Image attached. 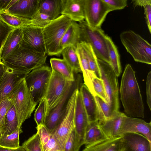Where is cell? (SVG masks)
<instances>
[{"instance_id":"cell-1","label":"cell","mask_w":151,"mask_h":151,"mask_svg":"<svg viewBox=\"0 0 151 151\" xmlns=\"http://www.w3.org/2000/svg\"><path fill=\"white\" fill-rule=\"evenodd\" d=\"M135 73L130 64L126 65L121 80L120 99L127 116L144 118V104Z\"/></svg>"},{"instance_id":"cell-2","label":"cell","mask_w":151,"mask_h":151,"mask_svg":"<svg viewBox=\"0 0 151 151\" xmlns=\"http://www.w3.org/2000/svg\"><path fill=\"white\" fill-rule=\"evenodd\" d=\"M47 56V54L38 52L21 41L2 61L6 67L14 70L29 73L45 65Z\"/></svg>"},{"instance_id":"cell-3","label":"cell","mask_w":151,"mask_h":151,"mask_svg":"<svg viewBox=\"0 0 151 151\" xmlns=\"http://www.w3.org/2000/svg\"><path fill=\"white\" fill-rule=\"evenodd\" d=\"M72 21L65 16L61 14L42 28L47 54L50 56H60L61 41Z\"/></svg>"},{"instance_id":"cell-4","label":"cell","mask_w":151,"mask_h":151,"mask_svg":"<svg viewBox=\"0 0 151 151\" xmlns=\"http://www.w3.org/2000/svg\"><path fill=\"white\" fill-rule=\"evenodd\" d=\"M24 78L15 87L8 98L15 109L19 127L31 116L37 105L33 101Z\"/></svg>"},{"instance_id":"cell-5","label":"cell","mask_w":151,"mask_h":151,"mask_svg":"<svg viewBox=\"0 0 151 151\" xmlns=\"http://www.w3.org/2000/svg\"><path fill=\"white\" fill-rule=\"evenodd\" d=\"M81 42L90 44L98 58L110 65L106 35L101 28L90 27L85 20L79 22Z\"/></svg>"},{"instance_id":"cell-6","label":"cell","mask_w":151,"mask_h":151,"mask_svg":"<svg viewBox=\"0 0 151 151\" xmlns=\"http://www.w3.org/2000/svg\"><path fill=\"white\" fill-rule=\"evenodd\" d=\"M121 42L127 51L136 62L151 64V45L133 31H125L120 35Z\"/></svg>"},{"instance_id":"cell-7","label":"cell","mask_w":151,"mask_h":151,"mask_svg":"<svg viewBox=\"0 0 151 151\" xmlns=\"http://www.w3.org/2000/svg\"><path fill=\"white\" fill-rule=\"evenodd\" d=\"M97 61L112 116L119 111L117 77L110 65L98 58Z\"/></svg>"},{"instance_id":"cell-8","label":"cell","mask_w":151,"mask_h":151,"mask_svg":"<svg viewBox=\"0 0 151 151\" xmlns=\"http://www.w3.org/2000/svg\"><path fill=\"white\" fill-rule=\"evenodd\" d=\"M52 72L51 68L45 65L32 70L24 78L33 101L37 105L44 97Z\"/></svg>"},{"instance_id":"cell-9","label":"cell","mask_w":151,"mask_h":151,"mask_svg":"<svg viewBox=\"0 0 151 151\" xmlns=\"http://www.w3.org/2000/svg\"><path fill=\"white\" fill-rule=\"evenodd\" d=\"M79 87L76 88L68 102L64 117L57 128L52 133L60 147L63 151L65 145L74 129V113Z\"/></svg>"},{"instance_id":"cell-10","label":"cell","mask_w":151,"mask_h":151,"mask_svg":"<svg viewBox=\"0 0 151 151\" xmlns=\"http://www.w3.org/2000/svg\"><path fill=\"white\" fill-rule=\"evenodd\" d=\"M79 79L71 83L58 103L46 114L44 126L52 133L62 121L65 114L68 99L74 90L79 86Z\"/></svg>"},{"instance_id":"cell-11","label":"cell","mask_w":151,"mask_h":151,"mask_svg":"<svg viewBox=\"0 0 151 151\" xmlns=\"http://www.w3.org/2000/svg\"><path fill=\"white\" fill-rule=\"evenodd\" d=\"M72 82L68 81L60 73L52 70L44 97L47 104L46 114L58 103Z\"/></svg>"},{"instance_id":"cell-12","label":"cell","mask_w":151,"mask_h":151,"mask_svg":"<svg viewBox=\"0 0 151 151\" xmlns=\"http://www.w3.org/2000/svg\"><path fill=\"white\" fill-rule=\"evenodd\" d=\"M113 11L103 0H85V19L88 25L92 28H101L106 16Z\"/></svg>"},{"instance_id":"cell-13","label":"cell","mask_w":151,"mask_h":151,"mask_svg":"<svg viewBox=\"0 0 151 151\" xmlns=\"http://www.w3.org/2000/svg\"><path fill=\"white\" fill-rule=\"evenodd\" d=\"M128 133H138L142 134L151 142V123L133 117L124 116L119 129L118 136Z\"/></svg>"},{"instance_id":"cell-14","label":"cell","mask_w":151,"mask_h":151,"mask_svg":"<svg viewBox=\"0 0 151 151\" xmlns=\"http://www.w3.org/2000/svg\"><path fill=\"white\" fill-rule=\"evenodd\" d=\"M28 73L15 70L5 66L4 72L0 81V103L8 98L13 89Z\"/></svg>"},{"instance_id":"cell-15","label":"cell","mask_w":151,"mask_h":151,"mask_svg":"<svg viewBox=\"0 0 151 151\" xmlns=\"http://www.w3.org/2000/svg\"><path fill=\"white\" fill-rule=\"evenodd\" d=\"M40 0H13L10 7L3 12L31 19L38 10Z\"/></svg>"},{"instance_id":"cell-16","label":"cell","mask_w":151,"mask_h":151,"mask_svg":"<svg viewBox=\"0 0 151 151\" xmlns=\"http://www.w3.org/2000/svg\"><path fill=\"white\" fill-rule=\"evenodd\" d=\"M22 43L39 52L47 54L42 28L29 25L22 28Z\"/></svg>"},{"instance_id":"cell-17","label":"cell","mask_w":151,"mask_h":151,"mask_svg":"<svg viewBox=\"0 0 151 151\" xmlns=\"http://www.w3.org/2000/svg\"><path fill=\"white\" fill-rule=\"evenodd\" d=\"M74 120L75 132L79 145L81 147L83 145L85 133L89 121L79 91L77 95Z\"/></svg>"},{"instance_id":"cell-18","label":"cell","mask_w":151,"mask_h":151,"mask_svg":"<svg viewBox=\"0 0 151 151\" xmlns=\"http://www.w3.org/2000/svg\"><path fill=\"white\" fill-rule=\"evenodd\" d=\"M121 137L122 151H151V142L142 134L128 133Z\"/></svg>"},{"instance_id":"cell-19","label":"cell","mask_w":151,"mask_h":151,"mask_svg":"<svg viewBox=\"0 0 151 151\" xmlns=\"http://www.w3.org/2000/svg\"><path fill=\"white\" fill-rule=\"evenodd\" d=\"M85 0H64L61 13L72 21L81 22L85 19Z\"/></svg>"},{"instance_id":"cell-20","label":"cell","mask_w":151,"mask_h":151,"mask_svg":"<svg viewBox=\"0 0 151 151\" xmlns=\"http://www.w3.org/2000/svg\"><path fill=\"white\" fill-rule=\"evenodd\" d=\"M79 91L89 122L98 121V106L95 96L84 83L81 86Z\"/></svg>"},{"instance_id":"cell-21","label":"cell","mask_w":151,"mask_h":151,"mask_svg":"<svg viewBox=\"0 0 151 151\" xmlns=\"http://www.w3.org/2000/svg\"><path fill=\"white\" fill-rule=\"evenodd\" d=\"M76 52L83 73L84 84L87 87L91 93L96 96L92 84V81L95 77L91 70L85 55L83 49L79 44L76 48Z\"/></svg>"},{"instance_id":"cell-22","label":"cell","mask_w":151,"mask_h":151,"mask_svg":"<svg viewBox=\"0 0 151 151\" xmlns=\"http://www.w3.org/2000/svg\"><path fill=\"white\" fill-rule=\"evenodd\" d=\"M80 29L78 23L72 21L67 28L61 41L60 48L61 50L70 46L77 48L80 43Z\"/></svg>"},{"instance_id":"cell-23","label":"cell","mask_w":151,"mask_h":151,"mask_svg":"<svg viewBox=\"0 0 151 151\" xmlns=\"http://www.w3.org/2000/svg\"><path fill=\"white\" fill-rule=\"evenodd\" d=\"M126 115L124 113L119 111L100 125L108 139L118 137V133L123 118Z\"/></svg>"},{"instance_id":"cell-24","label":"cell","mask_w":151,"mask_h":151,"mask_svg":"<svg viewBox=\"0 0 151 151\" xmlns=\"http://www.w3.org/2000/svg\"><path fill=\"white\" fill-rule=\"evenodd\" d=\"M122 137L118 136L85 146L82 151H122Z\"/></svg>"},{"instance_id":"cell-25","label":"cell","mask_w":151,"mask_h":151,"mask_svg":"<svg viewBox=\"0 0 151 151\" xmlns=\"http://www.w3.org/2000/svg\"><path fill=\"white\" fill-rule=\"evenodd\" d=\"M107 139L97 121L89 122L86 132L83 145L86 146Z\"/></svg>"},{"instance_id":"cell-26","label":"cell","mask_w":151,"mask_h":151,"mask_svg":"<svg viewBox=\"0 0 151 151\" xmlns=\"http://www.w3.org/2000/svg\"><path fill=\"white\" fill-rule=\"evenodd\" d=\"M23 36L22 28L14 29L10 32L2 49L1 54V60L9 55L21 42Z\"/></svg>"},{"instance_id":"cell-27","label":"cell","mask_w":151,"mask_h":151,"mask_svg":"<svg viewBox=\"0 0 151 151\" xmlns=\"http://www.w3.org/2000/svg\"><path fill=\"white\" fill-rule=\"evenodd\" d=\"M64 0H40L38 11L54 20L61 14Z\"/></svg>"},{"instance_id":"cell-28","label":"cell","mask_w":151,"mask_h":151,"mask_svg":"<svg viewBox=\"0 0 151 151\" xmlns=\"http://www.w3.org/2000/svg\"><path fill=\"white\" fill-rule=\"evenodd\" d=\"M19 127L17 113L12 104L6 115L3 125L0 129L1 136H5L9 135Z\"/></svg>"},{"instance_id":"cell-29","label":"cell","mask_w":151,"mask_h":151,"mask_svg":"<svg viewBox=\"0 0 151 151\" xmlns=\"http://www.w3.org/2000/svg\"><path fill=\"white\" fill-rule=\"evenodd\" d=\"M50 62L52 70L60 73L69 81H75L73 70L64 59L52 58L50 59Z\"/></svg>"},{"instance_id":"cell-30","label":"cell","mask_w":151,"mask_h":151,"mask_svg":"<svg viewBox=\"0 0 151 151\" xmlns=\"http://www.w3.org/2000/svg\"><path fill=\"white\" fill-rule=\"evenodd\" d=\"M106 41L109 51L110 65L112 67L117 77L122 72L120 56L117 48L111 38L107 35Z\"/></svg>"},{"instance_id":"cell-31","label":"cell","mask_w":151,"mask_h":151,"mask_svg":"<svg viewBox=\"0 0 151 151\" xmlns=\"http://www.w3.org/2000/svg\"><path fill=\"white\" fill-rule=\"evenodd\" d=\"M61 54L63 59L70 67L74 73L82 72L76 48L72 46L68 47L62 50Z\"/></svg>"},{"instance_id":"cell-32","label":"cell","mask_w":151,"mask_h":151,"mask_svg":"<svg viewBox=\"0 0 151 151\" xmlns=\"http://www.w3.org/2000/svg\"><path fill=\"white\" fill-rule=\"evenodd\" d=\"M80 44L82 47L88 61L90 68L95 76L101 78L97 59L91 45L84 42H81Z\"/></svg>"},{"instance_id":"cell-33","label":"cell","mask_w":151,"mask_h":151,"mask_svg":"<svg viewBox=\"0 0 151 151\" xmlns=\"http://www.w3.org/2000/svg\"><path fill=\"white\" fill-rule=\"evenodd\" d=\"M0 19L13 28H22L32 25L31 19L20 17L7 13H0Z\"/></svg>"},{"instance_id":"cell-34","label":"cell","mask_w":151,"mask_h":151,"mask_svg":"<svg viewBox=\"0 0 151 151\" xmlns=\"http://www.w3.org/2000/svg\"><path fill=\"white\" fill-rule=\"evenodd\" d=\"M22 127H19L15 131L6 136H1L0 146L4 148H17L19 146V135L23 132Z\"/></svg>"},{"instance_id":"cell-35","label":"cell","mask_w":151,"mask_h":151,"mask_svg":"<svg viewBox=\"0 0 151 151\" xmlns=\"http://www.w3.org/2000/svg\"><path fill=\"white\" fill-rule=\"evenodd\" d=\"M95 97L98 106V122L101 125L112 116L111 111L108 104L97 96Z\"/></svg>"},{"instance_id":"cell-36","label":"cell","mask_w":151,"mask_h":151,"mask_svg":"<svg viewBox=\"0 0 151 151\" xmlns=\"http://www.w3.org/2000/svg\"><path fill=\"white\" fill-rule=\"evenodd\" d=\"M134 7L142 6L144 9L145 19L150 33H151V0H134L132 1Z\"/></svg>"},{"instance_id":"cell-37","label":"cell","mask_w":151,"mask_h":151,"mask_svg":"<svg viewBox=\"0 0 151 151\" xmlns=\"http://www.w3.org/2000/svg\"><path fill=\"white\" fill-rule=\"evenodd\" d=\"M47 111V102L45 99L43 98L40 102L34 113V119L37 126L44 125Z\"/></svg>"},{"instance_id":"cell-38","label":"cell","mask_w":151,"mask_h":151,"mask_svg":"<svg viewBox=\"0 0 151 151\" xmlns=\"http://www.w3.org/2000/svg\"><path fill=\"white\" fill-rule=\"evenodd\" d=\"M22 146L26 151H42L40 137L37 133L25 141Z\"/></svg>"},{"instance_id":"cell-39","label":"cell","mask_w":151,"mask_h":151,"mask_svg":"<svg viewBox=\"0 0 151 151\" xmlns=\"http://www.w3.org/2000/svg\"><path fill=\"white\" fill-rule=\"evenodd\" d=\"M92 84L96 96L100 97L109 104L107 96L101 78L94 77L92 81Z\"/></svg>"},{"instance_id":"cell-40","label":"cell","mask_w":151,"mask_h":151,"mask_svg":"<svg viewBox=\"0 0 151 151\" xmlns=\"http://www.w3.org/2000/svg\"><path fill=\"white\" fill-rule=\"evenodd\" d=\"M31 21L32 25L43 28L52 20L48 16L38 11Z\"/></svg>"},{"instance_id":"cell-41","label":"cell","mask_w":151,"mask_h":151,"mask_svg":"<svg viewBox=\"0 0 151 151\" xmlns=\"http://www.w3.org/2000/svg\"><path fill=\"white\" fill-rule=\"evenodd\" d=\"M80 147L74 129L65 143L63 151H78Z\"/></svg>"},{"instance_id":"cell-42","label":"cell","mask_w":151,"mask_h":151,"mask_svg":"<svg viewBox=\"0 0 151 151\" xmlns=\"http://www.w3.org/2000/svg\"><path fill=\"white\" fill-rule=\"evenodd\" d=\"M14 29L0 19V61H2L1 58V52L5 40L8 35Z\"/></svg>"},{"instance_id":"cell-43","label":"cell","mask_w":151,"mask_h":151,"mask_svg":"<svg viewBox=\"0 0 151 151\" xmlns=\"http://www.w3.org/2000/svg\"><path fill=\"white\" fill-rule=\"evenodd\" d=\"M10 101L8 99H6L0 103V129L3 125L6 115L12 105Z\"/></svg>"},{"instance_id":"cell-44","label":"cell","mask_w":151,"mask_h":151,"mask_svg":"<svg viewBox=\"0 0 151 151\" xmlns=\"http://www.w3.org/2000/svg\"><path fill=\"white\" fill-rule=\"evenodd\" d=\"M113 11L123 9L127 5V0H103Z\"/></svg>"},{"instance_id":"cell-45","label":"cell","mask_w":151,"mask_h":151,"mask_svg":"<svg viewBox=\"0 0 151 151\" xmlns=\"http://www.w3.org/2000/svg\"><path fill=\"white\" fill-rule=\"evenodd\" d=\"M41 147L42 151H63L53 135L48 142Z\"/></svg>"},{"instance_id":"cell-46","label":"cell","mask_w":151,"mask_h":151,"mask_svg":"<svg viewBox=\"0 0 151 151\" xmlns=\"http://www.w3.org/2000/svg\"><path fill=\"white\" fill-rule=\"evenodd\" d=\"M147 102L150 110H151V71L148 73L146 82Z\"/></svg>"},{"instance_id":"cell-47","label":"cell","mask_w":151,"mask_h":151,"mask_svg":"<svg viewBox=\"0 0 151 151\" xmlns=\"http://www.w3.org/2000/svg\"><path fill=\"white\" fill-rule=\"evenodd\" d=\"M12 3V0H0V13L7 10Z\"/></svg>"},{"instance_id":"cell-48","label":"cell","mask_w":151,"mask_h":151,"mask_svg":"<svg viewBox=\"0 0 151 151\" xmlns=\"http://www.w3.org/2000/svg\"><path fill=\"white\" fill-rule=\"evenodd\" d=\"M0 151H26L22 146L17 148H6L0 146Z\"/></svg>"},{"instance_id":"cell-49","label":"cell","mask_w":151,"mask_h":151,"mask_svg":"<svg viewBox=\"0 0 151 151\" xmlns=\"http://www.w3.org/2000/svg\"><path fill=\"white\" fill-rule=\"evenodd\" d=\"M5 66L1 61H0V81L5 71Z\"/></svg>"},{"instance_id":"cell-50","label":"cell","mask_w":151,"mask_h":151,"mask_svg":"<svg viewBox=\"0 0 151 151\" xmlns=\"http://www.w3.org/2000/svg\"><path fill=\"white\" fill-rule=\"evenodd\" d=\"M1 129H0V139L1 137Z\"/></svg>"},{"instance_id":"cell-51","label":"cell","mask_w":151,"mask_h":151,"mask_svg":"<svg viewBox=\"0 0 151 151\" xmlns=\"http://www.w3.org/2000/svg\"></svg>"}]
</instances>
